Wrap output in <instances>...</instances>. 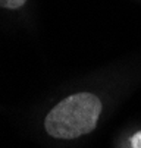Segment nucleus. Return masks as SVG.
<instances>
[{"mask_svg":"<svg viewBox=\"0 0 141 148\" xmlns=\"http://www.w3.org/2000/svg\"><path fill=\"white\" fill-rule=\"evenodd\" d=\"M102 101L91 92H78L66 97L49 112L44 120L46 131L57 139H75L90 134L97 126Z\"/></svg>","mask_w":141,"mask_h":148,"instance_id":"obj_1","label":"nucleus"},{"mask_svg":"<svg viewBox=\"0 0 141 148\" xmlns=\"http://www.w3.org/2000/svg\"><path fill=\"white\" fill-rule=\"evenodd\" d=\"M27 0H0V8L5 9H19L22 5H25Z\"/></svg>","mask_w":141,"mask_h":148,"instance_id":"obj_2","label":"nucleus"},{"mask_svg":"<svg viewBox=\"0 0 141 148\" xmlns=\"http://www.w3.org/2000/svg\"><path fill=\"white\" fill-rule=\"evenodd\" d=\"M131 145H132V148H141V131H138L132 135Z\"/></svg>","mask_w":141,"mask_h":148,"instance_id":"obj_3","label":"nucleus"}]
</instances>
